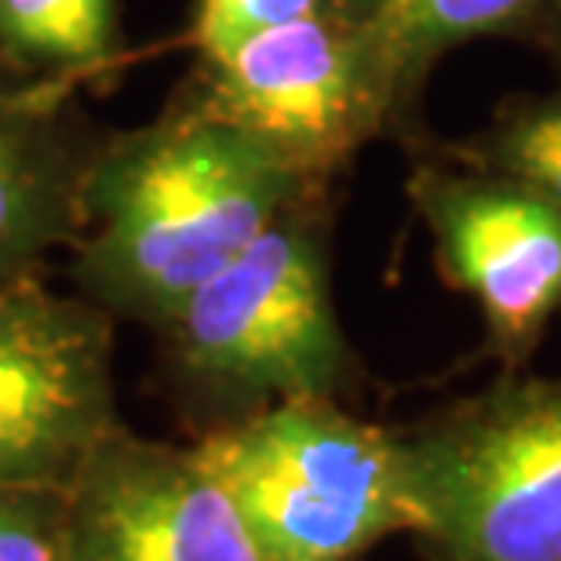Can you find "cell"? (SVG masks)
I'll return each mask as SVG.
<instances>
[{"mask_svg":"<svg viewBox=\"0 0 561 561\" xmlns=\"http://www.w3.org/2000/svg\"><path fill=\"white\" fill-rule=\"evenodd\" d=\"M321 194L260 139L190 99L92 146L73 241L77 296L161 329L285 208Z\"/></svg>","mask_w":561,"mask_h":561,"instance_id":"1","label":"cell"},{"mask_svg":"<svg viewBox=\"0 0 561 561\" xmlns=\"http://www.w3.org/2000/svg\"><path fill=\"white\" fill-rule=\"evenodd\" d=\"M318 197L280 211L157 329L172 387L211 423L354 383Z\"/></svg>","mask_w":561,"mask_h":561,"instance_id":"2","label":"cell"},{"mask_svg":"<svg viewBox=\"0 0 561 561\" xmlns=\"http://www.w3.org/2000/svg\"><path fill=\"white\" fill-rule=\"evenodd\" d=\"M194 456L227 492L260 561H351L416 533L401 434L340 398H288L205 426Z\"/></svg>","mask_w":561,"mask_h":561,"instance_id":"3","label":"cell"},{"mask_svg":"<svg viewBox=\"0 0 561 561\" xmlns=\"http://www.w3.org/2000/svg\"><path fill=\"white\" fill-rule=\"evenodd\" d=\"M401 456L431 561H561V376H503Z\"/></svg>","mask_w":561,"mask_h":561,"instance_id":"4","label":"cell"},{"mask_svg":"<svg viewBox=\"0 0 561 561\" xmlns=\"http://www.w3.org/2000/svg\"><path fill=\"white\" fill-rule=\"evenodd\" d=\"M186 99L271 146L310 186L390 128L365 55L329 4L197 59Z\"/></svg>","mask_w":561,"mask_h":561,"instance_id":"5","label":"cell"},{"mask_svg":"<svg viewBox=\"0 0 561 561\" xmlns=\"http://www.w3.org/2000/svg\"><path fill=\"white\" fill-rule=\"evenodd\" d=\"M117 426L114 318L41 274L0 288V485L70 492Z\"/></svg>","mask_w":561,"mask_h":561,"instance_id":"6","label":"cell"},{"mask_svg":"<svg viewBox=\"0 0 561 561\" xmlns=\"http://www.w3.org/2000/svg\"><path fill=\"white\" fill-rule=\"evenodd\" d=\"M409 201L434 241L437 271L478 302L492 354L518 368L561 313V211L474 164H420Z\"/></svg>","mask_w":561,"mask_h":561,"instance_id":"7","label":"cell"},{"mask_svg":"<svg viewBox=\"0 0 561 561\" xmlns=\"http://www.w3.org/2000/svg\"><path fill=\"white\" fill-rule=\"evenodd\" d=\"M70 561H260L194 448L131 434L95 448L66 492Z\"/></svg>","mask_w":561,"mask_h":561,"instance_id":"8","label":"cell"},{"mask_svg":"<svg viewBox=\"0 0 561 561\" xmlns=\"http://www.w3.org/2000/svg\"><path fill=\"white\" fill-rule=\"evenodd\" d=\"M70 92L55 77L0 88V288L37 277L84 227L81 179L95 142L81 136Z\"/></svg>","mask_w":561,"mask_h":561,"instance_id":"9","label":"cell"},{"mask_svg":"<svg viewBox=\"0 0 561 561\" xmlns=\"http://www.w3.org/2000/svg\"><path fill=\"white\" fill-rule=\"evenodd\" d=\"M351 30L390 128L416 106L434 66L459 44L536 30L547 0H324Z\"/></svg>","mask_w":561,"mask_h":561,"instance_id":"10","label":"cell"},{"mask_svg":"<svg viewBox=\"0 0 561 561\" xmlns=\"http://www.w3.org/2000/svg\"><path fill=\"white\" fill-rule=\"evenodd\" d=\"M121 0H0V59L81 84L125 59Z\"/></svg>","mask_w":561,"mask_h":561,"instance_id":"11","label":"cell"},{"mask_svg":"<svg viewBox=\"0 0 561 561\" xmlns=\"http://www.w3.org/2000/svg\"><path fill=\"white\" fill-rule=\"evenodd\" d=\"M467 164L507 175L561 211V88L503 110L485 136L467 146Z\"/></svg>","mask_w":561,"mask_h":561,"instance_id":"12","label":"cell"},{"mask_svg":"<svg viewBox=\"0 0 561 561\" xmlns=\"http://www.w3.org/2000/svg\"><path fill=\"white\" fill-rule=\"evenodd\" d=\"M0 561H70L66 492L0 485Z\"/></svg>","mask_w":561,"mask_h":561,"instance_id":"13","label":"cell"},{"mask_svg":"<svg viewBox=\"0 0 561 561\" xmlns=\"http://www.w3.org/2000/svg\"><path fill=\"white\" fill-rule=\"evenodd\" d=\"M321 4L324 0H197L190 41H194L197 59H208V55H219L238 41L252 37V33L299 19Z\"/></svg>","mask_w":561,"mask_h":561,"instance_id":"14","label":"cell"},{"mask_svg":"<svg viewBox=\"0 0 561 561\" xmlns=\"http://www.w3.org/2000/svg\"><path fill=\"white\" fill-rule=\"evenodd\" d=\"M536 33L547 41V48H551L554 62L561 66V0H547L540 22H536Z\"/></svg>","mask_w":561,"mask_h":561,"instance_id":"15","label":"cell"}]
</instances>
